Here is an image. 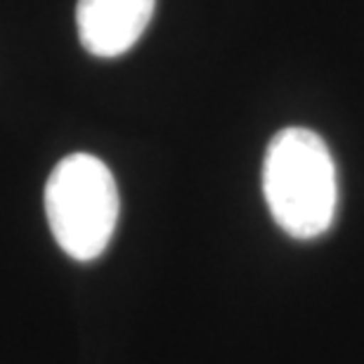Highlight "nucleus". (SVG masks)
Segmentation results:
<instances>
[{
  "label": "nucleus",
  "instance_id": "1",
  "mask_svg": "<svg viewBox=\"0 0 364 364\" xmlns=\"http://www.w3.org/2000/svg\"><path fill=\"white\" fill-rule=\"evenodd\" d=\"M263 194L274 223L294 239L329 232L338 203L331 151L308 128L279 130L265 151Z\"/></svg>",
  "mask_w": 364,
  "mask_h": 364
},
{
  "label": "nucleus",
  "instance_id": "2",
  "mask_svg": "<svg viewBox=\"0 0 364 364\" xmlns=\"http://www.w3.org/2000/svg\"><path fill=\"white\" fill-rule=\"evenodd\" d=\"M119 187L102 159L76 151L55 166L46 185V215L57 246L90 263L107 251L119 223Z\"/></svg>",
  "mask_w": 364,
  "mask_h": 364
},
{
  "label": "nucleus",
  "instance_id": "3",
  "mask_svg": "<svg viewBox=\"0 0 364 364\" xmlns=\"http://www.w3.org/2000/svg\"><path fill=\"white\" fill-rule=\"evenodd\" d=\"M156 0H78L81 46L95 57H121L149 26Z\"/></svg>",
  "mask_w": 364,
  "mask_h": 364
}]
</instances>
